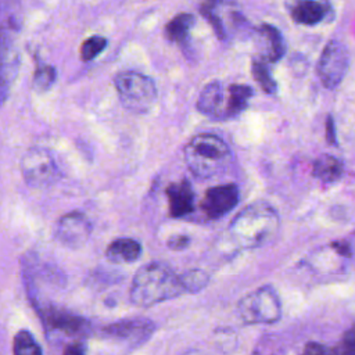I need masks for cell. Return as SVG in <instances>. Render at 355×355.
Listing matches in <instances>:
<instances>
[{
    "label": "cell",
    "mask_w": 355,
    "mask_h": 355,
    "mask_svg": "<svg viewBox=\"0 0 355 355\" xmlns=\"http://www.w3.org/2000/svg\"><path fill=\"white\" fill-rule=\"evenodd\" d=\"M326 140L330 144H336V133H334V123L331 116H327L326 119Z\"/></svg>",
    "instance_id": "cell-29"
},
{
    "label": "cell",
    "mask_w": 355,
    "mask_h": 355,
    "mask_svg": "<svg viewBox=\"0 0 355 355\" xmlns=\"http://www.w3.org/2000/svg\"><path fill=\"white\" fill-rule=\"evenodd\" d=\"M21 172L25 183L32 189L49 187L60 176L54 158L42 147H32L22 155Z\"/></svg>",
    "instance_id": "cell-6"
},
{
    "label": "cell",
    "mask_w": 355,
    "mask_h": 355,
    "mask_svg": "<svg viewBox=\"0 0 355 355\" xmlns=\"http://www.w3.org/2000/svg\"><path fill=\"white\" fill-rule=\"evenodd\" d=\"M239 197V187L233 183L214 186L205 191L200 202V208L207 219L216 220L237 205Z\"/></svg>",
    "instance_id": "cell-9"
},
{
    "label": "cell",
    "mask_w": 355,
    "mask_h": 355,
    "mask_svg": "<svg viewBox=\"0 0 355 355\" xmlns=\"http://www.w3.org/2000/svg\"><path fill=\"white\" fill-rule=\"evenodd\" d=\"M168 198V211L172 218H182L194 208V193L187 179H180L171 183L165 189Z\"/></svg>",
    "instance_id": "cell-12"
},
{
    "label": "cell",
    "mask_w": 355,
    "mask_h": 355,
    "mask_svg": "<svg viewBox=\"0 0 355 355\" xmlns=\"http://www.w3.org/2000/svg\"><path fill=\"white\" fill-rule=\"evenodd\" d=\"M194 22L196 18L193 14L180 12L175 15L165 26V37L175 43H184L194 26Z\"/></svg>",
    "instance_id": "cell-17"
},
{
    "label": "cell",
    "mask_w": 355,
    "mask_h": 355,
    "mask_svg": "<svg viewBox=\"0 0 355 355\" xmlns=\"http://www.w3.org/2000/svg\"><path fill=\"white\" fill-rule=\"evenodd\" d=\"M107 47V39L98 35H93L90 37H87L86 40H83L82 46H80V58L82 61H92L94 60L100 53H103V50Z\"/></svg>",
    "instance_id": "cell-24"
},
{
    "label": "cell",
    "mask_w": 355,
    "mask_h": 355,
    "mask_svg": "<svg viewBox=\"0 0 355 355\" xmlns=\"http://www.w3.org/2000/svg\"><path fill=\"white\" fill-rule=\"evenodd\" d=\"M183 355H202V354L200 351H197V349H190V351L184 352Z\"/></svg>",
    "instance_id": "cell-30"
},
{
    "label": "cell",
    "mask_w": 355,
    "mask_h": 355,
    "mask_svg": "<svg viewBox=\"0 0 355 355\" xmlns=\"http://www.w3.org/2000/svg\"><path fill=\"white\" fill-rule=\"evenodd\" d=\"M254 96V90L248 85L234 83L227 87V101H226V118L234 116L244 111L248 105L250 98Z\"/></svg>",
    "instance_id": "cell-16"
},
{
    "label": "cell",
    "mask_w": 355,
    "mask_h": 355,
    "mask_svg": "<svg viewBox=\"0 0 355 355\" xmlns=\"http://www.w3.org/2000/svg\"><path fill=\"white\" fill-rule=\"evenodd\" d=\"M257 42L259 57L265 62L279 61L286 51V44L279 29L269 24H262L257 28Z\"/></svg>",
    "instance_id": "cell-13"
},
{
    "label": "cell",
    "mask_w": 355,
    "mask_h": 355,
    "mask_svg": "<svg viewBox=\"0 0 355 355\" xmlns=\"http://www.w3.org/2000/svg\"><path fill=\"white\" fill-rule=\"evenodd\" d=\"M184 287L180 275L162 262H150L141 266L130 286V301L137 306H151L182 295Z\"/></svg>",
    "instance_id": "cell-2"
},
{
    "label": "cell",
    "mask_w": 355,
    "mask_h": 355,
    "mask_svg": "<svg viewBox=\"0 0 355 355\" xmlns=\"http://www.w3.org/2000/svg\"><path fill=\"white\" fill-rule=\"evenodd\" d=\"M189 244H190V237L184 236V234H175L166 240L168 248H171L173 251H182V250L187 248Z\"/></svg>",
    "instance_id": "cell-26"
},
{
    "label": "cell",
    "mask_w": 355,
    "mask_h": 355,
    "mask_svg": "<svg viewBox=\"0 0 355 355\" xmlns=\"http://www.w3.org/2000/svg\"><path fill=\"white\" fill-rule=\"evenodd\" d=\"M62 355H86L85 354V347L82 345V343H78V341L72 343V344L67 345Z\"/></svg>",
    "instance_id": "cell-28"
},
{
    "label": "cell",
    "mask_w": 355,
    "mask_h": 355,
    "mask_svg": "<svg viewBox=\"0 0 355 355\" xmlns=\"http://www.w3.org/2000/svg\"><path fill=\"white\" fill-rule=\"evenodd\" d=\"M324 6L318 1H300L291 10V17L297 24L315 25L323 19Z\"/></svg>",
    "instance_id": "cell-18"
},
{
    "label": "cell",
    "mask_w": 355,
    "mask_h": 355,
    "mask_svg": "<svg viewBox=\"0 0 355 355\" xmlns=\"http://www.w3.org/2000/svg\"><path fill=\"white\" fill-rule=\"evenodd\" d=\"M279 216L265 201H255L243 208L226 229V243L233 251L251 250L265 244L277 230Z\"/></svg>",
    "instance_id": "cell-1"
},
{
    "label": "cell",
    "mask_w": 355,
    "mask_h": 355,
    "mask_svg": "<svg viewBox=\"0 0 355 355\" xmlns=\"http://www.w3.org/2000/svg\"><path fill=\"white\" fill-rule=\"evenodd\" d=\"M180 280L186 293H197L208 284L209 276L201 269H190L180 275Z\"/></svg>",
    "instance_id": "cell-23"
},
{
    "label": "cell",
    "mask_w": 355,
    "mask_h": 355,
    "mask_svg": "<svg viewBox=\"0 0 355 355\" xmlns=\"http://www.w3.org/2000/svg\"><path fill=\"white\" fill-rule=\"evenodd\" d=\"M57 71L49 64H37L33 73V89L37 92L49 90L55 82Z\"/></svg>",
    "instance_id": "cell-22"
},
{
    "label": "cell",
    "mask_w": 355,
    "mask_h": 355,
    "mask_svg": "<svg viewBox=\"0 0 355 355\" xmlns=\"http://www.w3.org/2000/svg\"><path fill=\"white\" fill-rule=\"evenodd\" d=\"M237 312L245 323H273L280 318V301L270 286H262L244 295Z\"/></svg>",
    "instance_id": "cell-5"
},
{
    "label": "cell",
    "mask_w": 355,
    "mask_h": 355,
    "mask_svg": "<svg viewBox=\"0 0 355 355\" xmlns=\"http://www.w3.org/2000/svg\"><path fill=\"white\" fill-rule=\"evenodd\" d=\"M140 255V243L129 237H122L111 241L105 250V258L112 263H130L137 261Z\"/></svg>",
    "instance_id": "cell-15"
},
{
    "label": "cell",
    "mask_w": 355,
    "mask_h": 355,
    "mask_svg": "<svg viewBox=\"0 0 355 355\" xmlns=\"http://www.w3.org/2000/svg\"><path fill=\"white\" fill-rule=\"evenodd\" d=\"M348 67V53L344 44L331 40L323 49L319 64L318 75L327 89H334L343 79Z\"/></svg>",
    "instance_id": "cell-7"
},
{
    "label": "cell",
    "mask_w": 355,
    "mask_h": 355,
    "mask_svg": "<svg viewBox=\"0 0 355 355\" xmlns=\"http://www.w3.org/2000/svg\"><path fill=\"white\" fill-rule=\"evenodd\" d=\"M251 73L259 87L266 93V94H275L277 90V83L273 79L270 69L268 67V62L262 61L261 58H254L251 62Z\"/></svg>",
    "instance_id": "cell-20"
},
{
    "label": "cell",
    "mask_w": 355,
    "mask_h": 355,
    "mask_svg": "<svg viewBox=\"0 0 355 355\" xmlns=\"http://www.w3.org/2000/svg\"><path fill=\"white\" fill-rule=\"evenodd\" d=\"M226 101L227 89L219 80H212L202 87L197 100V110L207 116L223 119L226 118Z\"/></svg>",
    "instance_id": "cell-11"
},
{
    "label": "cell",
    "mask_w": 355,
    "mask_h": 355,
    "mask_svg": "<svg viewBox=\"0 0 355 355\" xmlns=\"http://www.w3.org/2000/svg\"><path fill=\"white\" fill-rule=\"evenodd\" d=\"M183 158L194 176L209 179L227 171L232 162V151L219 136L200 133L184 146Z\"/></svg>",
    "instance_id": "cell-3"
},
{
    "label": "cell",
    "mask_w": 355,
    "mask_h": 355,
    "mask_svg": "<svg viewBox=\"0 0 355 355\" xmlns=\"http://www.w3.org/2000/svg\"><path fill=\"white\" fill-rule=\"evenodd\" d=\"M155 326L151 320L144 318L123 319L115 323L107 324L103 329V333L111 338H119L128 341L130 345L143 344L154 331Z\"/></svg>",
    "instance_id": "cell-10"
},
{
    "label": "cell",
    "mask_w": 355,
    "mask_h": 355,
    "mask_svg": "<svg viewBox=\"0 0 355 355\" xmlns=\"http://www.w3.org/2000/svg\"><path fill=\"white\" fill-rule=\"evenodd\" d=\"M343 173V164L333 155H320L312 168V175L323 182H334Z\"/></svg>",
    "instance_id": "cell-19"
},
{
    "label": "cell",
    "mask_w": 355,
    "mask_h": 355,
    "mask_svg": "<svg viewBox=\"0 0 355 355\" xmlns=\"http://www.w3.org/2000/svg\"><path fill=\"white\" fill-rule=\"evenodd\" d=\"M340 355H355V326L345 331L340 344Z\"/></svg>",
    "instance_id": "cell-25"
},
{
    "label": "cell",
    "mask_w": 355,
    "mask_h": 355,
    "mask_svg": "<svg viewBox=\"0 0 355 355\" xmlns=\"http://www.w3.org/2000/svg\"><path fill=\"white\" fill-rule=\"evenodd\" d=\"M92 234V223L80 211H72L62 215L55 227V239L68 248L76 250L86 244Z\"/></svg>",
    "instance_id": "cell-8"
},
{
    "label": "cell",
    "mask_w": 355,
    "mask_h": 355,
    "mask_svg": "<svg viewBox=\"0 0 355 355\" xmlns=\"http://www.w3.org/2000/svg\"><path fill=\"white\" fill-rule=\"evenodd\" d=\"M121 104L136 114L147 112L157 100V87L151 78L136 71H121L114 76Z\"/></svg>",
    "instance_id": "cell-4"
},
{
    "label": "cell",
    "mask_w": 355,
    "mask_h": 355,
    "mask_svg": "<svg viewBox=\"0 0 355 355\" xmlns=\"http://www.w3.org/2000/svg\"><path fill=\"white\" fill-rule=\"evenodd\" d=\"M302 355H336L330 348L318 344V343H308L302 351Z\"/></svg>",
    "instance_id": "cell-27"
},
{
    "label": "cell",
    "mask_w": 355,
    "mask_h": 355,
    "mask_svg": "<svg viewBox=\"0 0 355 355\" xmlns=\"http://www.w3.org/2000/svg\"><path fill=\"white\" fill-rule=\"evenodd\" d=\"M46 322L49 326H51L55 330H60L68 336H82L89 329V323L85 318L75 315L69 311L60 309L55 306H51L46 309L44 313Z\"/></svg>",
    "instance_id": "cell-14"
},
{
    "label": "cell",
    "mask_w": 355,
    "mask_h": 355,
    "mask_svg": "<svg viewBox=\"0 0 355 355\" xmlns=\"http://www.w3.org/2000/svg\"><path fill=\"white\" fill-rule=\"evenodd\" d=\"M14 355H43L40 345L28 330H19L12 340Z\"/></svg>",
    "instance_id": "cell-21"
}]
</instances>
